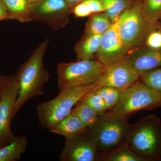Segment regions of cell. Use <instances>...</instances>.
Masks as SVG:
<instances>
[{
	"mask_svg": "<svg viewBox=\"0 0 161 161\" xmlns=\"http://www.w3.org/2000/svg\"><path fill=\"white\" fill-rule=\"evenodd\" d=\"M49 41L47 39L40 43L15 75L19 90L14 110V118L26 102L43 95V86L50 77L43 61Z\"/></svg>",
	"mask_w": 161,
	"mask_h": 161,
	"instance_id": "6da1fadb",
	"label": "cell"
},
{
	"mask_svg": "<svg viewBox=\"0 0 161 161\" xmlns=\"http://www.w3.org/2000/svg\"><path fill=\"white\" fill-rule=\"evenodd\" d=\"M102 35H83L75 47L76 61L95 59Z\"/></svg>",
	"mask_w": 161,
	"mask_h": 161,
	"instance_id": "9a60e30c",
	"label": "cell"
},
{
	"mask_svg": "<svg viewBox=\"0 0 161 161\" xmlns=\"http://www.w3.org/2000/svg\"><path fill=\"white\" fill-rule=\"evenodd\" d=\"M93 90L103 99L108 110H112L116 105L123 91L110 86H96Z\"/></svg>",
	"mask_w": 161,
	"mask_h": 161,
	"instance_id": "7402d4cb",
	"label": "cell"
},
{
	"mask_svg": "<svg viewBox=\"0 0 161 161\" xmlns=\"http://www.w3.org/2000/svg\"><path fill=\"white\" fill-rule=\"evenodd\" d=\"M126 57L139 75L161 67V49L142 46L131 51Z\"/></svg>",
	"mask_w": 161,
	"mask_h": 161,
	"instance_id": "4fadbf2b",
	"label": "cell"
},
{
	"mask_svg": "<svg viewBox=\"0 0 161 161\" xmlns=\"http://www.w3.org/2000/svg\"><path fill=\"white\" fill-rule=\"evenodd\" d=\"M88 129L78 117L70 113L50 131L68 139L84 134Z\"/></svg>",
	"mask_w": 161,
	"mask_h": 161,
	"instance_id": "5bb4252c",
	"label": "cell"
},
{
	"mask_svg": "<svg viewBox=\"0 0 161 161\" xmlns=\"http://www.w3.org/2000/svg\"><path fill=\"white\" fill-rule=\"evenodd\" d=\"M82 2L86 5L92 14L104 12L105 10L101 0H84Z\"/></svg>",
	"mask_w": 161,
	"mask_h": 161,
	"instance_id": "4316f807",
	"label": "cell"
},
{
	"mask_svg": "<svg viewBox=\"0 0 161 161\" xmlns=\"http://www.w3.org/2000/svg\"><path fill=\"white\" fill-rule=\"evenodd\" d=\"M108 67L96 59L58 64L57 76L59 92L96 83Z\"/></svg>",
	"mask_w": 161,
	"mask_h": 161,
	"instance_id": "52a82bcc",
	"label": "cell"
},
{
	"mask_svg": "<svg viewBox=\"0 0 161 161\" xmlns=\"http://www.w3.org/2000/svg\"><path fill=\"white\" fill-rule=\"evenodd\" d=\"M96 86L94 83L64 90L53 99L38 104L36 109L40 126L50 130L70 114L73 107Z\"/></svg>",
	"mask_w": 161,
	"mask_h": 161,
	"instance_id": "277c9868",
	"label": "cell"
},
{
	"mask_svg": "<svg viewBox=\"0 0 161 161\" xmlns=\"http://www.w3.org/2000/svg\"><path fill=\"white\" fill-rule=\"evenodd\" d=\"M9 78L5 75H0V89H3L6 86L8 81Z\"/></svg>",
	"mask_w": 161,
	"mask_h": 161,
	"instance_id": "f1b7e54d",
	"label": "cell"
},
{
	"mask_svg": "<svg viewBox=\"0 0 161 161\" xmlns=\"http://www.w3.org/2000/svg\"><path fill=\"white\" fill-rule=\"evenodd\" d=\"M19 90L15 75L9 77L0 98V148L9 143L15 136L11 131V122Z\"/></svg>",
	"mask_w": 161,
	"mask_h": 161,
	"instance_id": "9c48e42d",
	"label": "cell"
},
{
	"mask_svg": "<svg viewBox=\"0 0 161 161\" xmlns=\"http://www.w3.org/2000/svg\"><path fill=\"white\" fill-rule=\"evenodd\" d=\"M6 8L8 19L28 22L31 4L28 0H2Z\"/></svg>",
	"mask_w": 161,
	"mask_h": 161,
	"instance_id": "e0dca14e",
	"label": "cell"
},
{
	"mask_svg": "<svg viewBox=\"0 0 161 161\" xmlns=\"http://www.w3.org/2000/svg\"><path fill=\"white\" fill-rule=\"evenodd\" d=\"M139 80L146 85L161 92V67L142 73Z\"/></svg>",
	"mask_w": 161,
	"mask_h": 161,
	"instance_id": "d4e9b609",
	"label": "cell"
},
{
	"mask_svg": "<svg viewBox=\"0 0 161 161\" xmlns=\"http://www.w3.org/2000/svg\"><path fill=\"white\" fill-rule=\"evenodd\" d=\"M64 1L67 3L70 8L72 9L74 6L84 0H64Z\"/></svg>",
	"mask_w": 161,
	"mask_h": 161,
	"instance_id": "f546056e",
	"label": "cell"
},
{
	"mask_svg": "<svg viewBox=\"0 0 161 161\" xmlns=\"http://www.w3.org/2000/svg\"><path fill=\"white\" fill-rule=\"evenodd\" d=\"M159 26L160 29L161 30V24H160V25H159Z\"/></svg>",
	"mask_w": 161,
	"mask_h": 161,
	"instance_id": "d6a6232c",
	"label": "cell"
},
{
	"mask_svg": "<svg viewBox=\"0 0 161 161\" xmlns=\"http://www.w3.org/2000/svg\"><path fill=\"white\" fill-rule=\"evenodd\" d=\"M130 53V50L122 41L115 23L102 36L95 58L108 66L123 60Z\"/></svg>",
	"mask_w": 161,
	"mask_h": 161,
	"instance_id": "30bf717a",
	"label": "cell"
},
{
	"mask_svg": "<svg viewBox=\"0 0 161 161\" xmlns=\"http://www.w3.org/2000/svg\"><path fill=\"white\" fill-rule=\"evenodd\" d=\"M103 161H145L136 154L124 142L116 149L101 158Z\"/></svg>",
	"mask_w": 161,
	"mask_h": 161,
	"instance_id": "ffe728a7",
	"label": "cell"
},
{
	"mask_svg": "<svg viewBox=\"0 0 161 161\" xmlns=\"http://www.w3.org/2000/svg\"><path fill=\"white\" fill-rule=\"evenodd\" d=\"M160 107L161 92L139 80L122 91L118 103L108 113L115 117L127 118L138 111Z\"/></svg>",
	"mask_w": 161,
	"mask_h": 161,
	"instance_id": "8992f818",
	"label": "cell"
},
{
	"mask_svg": "<svg viewBox=\"0 0 161 161\" xmlns=\"http://www.w3.org/2000/svg\"><path fill=\"white\" fill-rule=\"evenodd\" d=\"M75 105L71 113L78 117L88 129L94 126L99 117L97 112L81 100L79 101Z\"/></svg>",
	"mask_w": 161,
	"mask_h": 161,
	"instance_id": "d6986e66",
	"label": "cell"
},
{
	"mask_svg": "<svg viewBox=\"0 0 161 161\" xmlns=\"http://www.w3.org/2000/svg\"><path fill=\"white\" fill-rule=\"evenodd\" d=\"M142 8L146 19L153 23L161 19V0H142Z\"/></svg>",
	"mask_w": 161,
	"mask_h": 161,
	"instance_id": "603a6c76",
	"label": "cell"
},
{
	"mask_svg": "<svg viewBox=\"0 0 161 161\" xmlns=\"http://www.w3.org/2000/svg\"><path fill=\"white\" fill-rule=\"evenodd\" d=\"M130 125L127 118L115 117L107 112L99 116L95 125L83 135L96 147L100 160L125 142Z\"/></svg>",
	"mask_w": 161,
	"mask_h": 161,
	"instance_id": "3957f363",
	"label": "cell"
},
{
	"mask_svg": "<svg viewBox=\"0 0 161 161\" xmlns=\"http://www.w3.org/2000/svg\"><path fill=\"white\" fill-rule=\"evenodd\" d=\"M70 13L71 9L64 0H42L31 5L28 22H41L59 31L69 23Z\"/></svg>",
	"mask_w": 161,
	"mask_h": 161,
	"instance_id": "ba28073f",
	"label": "cell"
},
{
	"mask_svg": "<svg viewBox=\"0 0 161 161\" xmlns=\"http://www.w3.org/2000/svg\"><path fill=\"white\" fill-rule=\"evenodd\" d=\"M125 142L145 161L161 160V121L150 115L130 125Z\"/></svg>",
	"mask_w": 161,
	"mask_h": 161,
	"instance_id": "7a4b0ae2",
	"label": "cell"
},
{
	"mask_svg": "<svg viewBox=\"0 0 161 161\" xmlns=\"http://www.w3.org/2000/svg\"><path fill=\"white\" fill-rule=\"evenodd\" d=\"M27 138L25 136H15L9 143L0 148V161H16L26 152Z\"/></svg>",
	"mask_w": 161,
	"mask_h": 161,
	"instance_id": "2e32d148",
	"label": "cell"
},
{
	"mask_svg": "<svg viewBox=\"0 0 161 161\" xmlns=\"http://www.w3.org/2000/svg\"><path fill=\"white\" fill-rule=\"evenodd\" d=\"M140 75L133 68L127 57L108 66L96 82V86H110L122 91L139 80Z\"/></svg>",
	"mask_w": 161,
	"mask_h": 161,
	"instance_id": "8fae6325",
	"label": "cell"
},
{
	"mask_svg": "<svg viewBox=\"0 0 161 161\" xmlns=\"http://www.w3.org/2000/svg\"><path fill=\"white\" fill-rule=\"evenodd\" d=\"M99 158L97 148L83 134L65 139L60 156L61 161H95Z\"/></svg>",
	"mask_w": 161,
	"mask_h": 161,
	"instance_id": "7c38bea8",
	"label": "cell"
},
{
	"mask_svg": "<svg viewBox=\"0 0 161 161\" xmlns=\"http://www.w3.org/2000/svg\"></svg>",
	"mask_w": 161,
	"mask_h": 161,
	"instance_id": "836d02e7",
	"label": "cell"
},
{
	"mask_svg": "<svg viewBox=\"0 0 161 161\" xmlns=\"http://www.w3.org/2000/svg\"><path fill=\"white\" fill-rule=\"evenodd\" d=\"M116 23L121 39L130 52L143 46L148 33L158 25L146 19L142 0H135L121 14Z\"/></svg>",
	"mask_w": 161,
	"mask_h": 161,
	"instance_id": "5b68a950",
	"label": "cell"
},
{
	"mask_svg": "<svg viewBox=\"0 0 161 161\" xmlns=\"http://www.w3.org/2000/svg\"><path fill=\"white\" fill-rule=\"evenodd\" d=\"M112 24L104 12L94 14L89 17L83 35H103L109 29Z\"/></svg>",
	"mask_w": 161,
	"mask_h": 161,
	"instance_id": "ac0fdd59",
	"label": "cell"
},
{
	"mask_svg": "<svg viewBox=\"0 0 161 161\" xmlns=\"http://www.w3.org/2000/svg\"><path fill=\"white\" fill-rule=\"evenodd\" d=\"M3 89H0V98H1V96H2Z\"/></svg>",
	"mask_w": 161,
	"mask_h": 161,
	"instance_id": "1f68e13d",
	"label": "cell"
},
{
	"mask_svg": "<svg viewBox=\"0 0 161 161\" xmlns=\"http://www.w3.org/2000/svg\"><path fill=\"white\" fill-rule=\"evenodd\" d=\"M5 19H8V14L3 2L0 0V21Z\"/></svg>",
	"mask_w": 161,
	"mask_h": 161,
	"instance_id": "83f0119b",
	"label": "cell"
},
{
	"mask_svg": "<svg viewBox=\"0 0 161 161\" xmlns=\"http://www.w3.org/2000/svg\"><path fill=\"white\" fill-rule=\"evenodd\" d=\"M144 46L152 49H161V30L159 24L148 33Z\"/></svg>",
	"mask_w": 161,
	"mask_h": 161,
	"instance_id": "484cf974",
	"label": "cell"
},
{
	"mask_svg": "<svg viewBox=\"0 0 161 161\" xmlns=\"http://www.w3.org/2000/svg\"><path fill=\"white\" fill-rule=\"evenodd\" d=\"M104 6V12L112 24L116 23L124 11L132 6L135 0H101Z\"/></svg>",
	"mask_w": 161,
	"mask_h": 161,
	"instance_id": "44dd1931",
	"label": "cell"
},
{
	"mask_svg": "<svg viewBox=\"0 0 161 161\" xmlns=\"http://www.w3.org/2000/svg\"><path fill=\"white\" fill-rule=\"evenodd\" d=\"M93 89L88 92L80 100L88 104L99 116H101L105 114L108 109L102 98Z\"/></svg>",
	"mask_w": 161,
	"mask_h": 161,
	"instance_id": "cb8c5ba5",
	"label": "cell"
},
{
	"mask_svg": "<svg viewBox=\"0 0 161 161\" xmlns=\"http://www.w3.org/2000/svg\"><path fill=\"white\" fill-rule=\"evenodd\" d=\"M29 1L30 4L32 5V4H35V3H39V2H40V1H42V0H28Z\"/></svg>",
	"mask_w": 161,
	"mask_h": 161,
	"instance_id": "4dcf8cb0",
	"label": "cell"
}]
</instances>
